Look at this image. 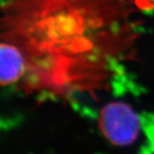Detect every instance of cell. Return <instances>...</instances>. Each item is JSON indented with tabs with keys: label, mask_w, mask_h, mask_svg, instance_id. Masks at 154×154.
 <instances>
[{
	"label": "cell",
	"mask_w": 154,
	"mask_h": 154,
	"mask_svg": "<svg viewBox=\"0 0 154 154\" xmlns=\"http://www.w3.org/2000/svg\"><path fill=\"white\" fill-rule=\"evenodd\" d=\"M98 122L103 136L111 145L119 147L135 143L142 128L140 116L123 102L105 105L99 112Z\"/></svg>",
	"instance_id": "cell-1"
},
{
	"label": "cell",
	"mask_w": 154,
	"mask_h": 154,
	"mask_svg": "<svg viewBox=\"0 0 154 154\" xmlns=\"http://www.w3.org/2000/svg\"><path fill=\"white\" fill-rule=\"evenodd\" d=\"M27 71V63L17 45L0 43V85L17 82Z\"/></svg>",
	"instance_id": "cell-2"
},
{
	"label": "cell",
	"mask_w": 154,
	"mask_h": 154,
	"mask_svg": "<svg viewBox=\"0 0 154 154\" xmlns=\"http://www.w3.org/2000/svg\"><path fill=\"white\" fill-rule=\"evenodd\" d=\"M136 5L145 11L154 10V0H136Z\"/></svg>",
	"instance_id": "cell-3"
}]
</instances>
